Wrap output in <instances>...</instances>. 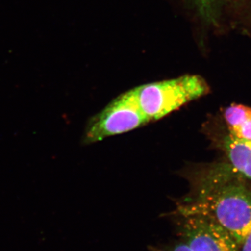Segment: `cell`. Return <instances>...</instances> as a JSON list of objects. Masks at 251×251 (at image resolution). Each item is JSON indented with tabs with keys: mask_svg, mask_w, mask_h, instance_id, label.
Segmentation results:
<instances>
[{
	"mask_svg": "<svg viewBox=\"0 0 251 251\" xmlns=\"http://www.w3.org/2000/svg\"><path fill=\"white\" fill-rule=\"evenodd\" d=\"M150 123L142 112L133 89L120 94L86 126L83 143L91 145L113 135L122 134Z\"/></svg>",
	"mask_w": 251,
	"mask_h": 251,
	"instance_id": "3957f363",
	"label": "cell"
},
{
	"mask_svg": "<svg viewBox=\"0 0 251 251\" xmlns=\"http://www.w3.org/2000/svg\"><path fill=\"white\" fill-rule=\"evenodd\" d=\"M155 251H193L191 248L188 247L186 243L181 241V242L175 243L173 245L169 246L162 249H156Z\"/></svg>",
	"mask_w": 251,
	"mask_h": 251,
	"instance_id": "ba28073f",
	"label": "cell"
},
{
	"mask_svg": "<svg viewBox=\"0 0 251 251\" xmlns=\"http://www.w3.org/2000/svg\"><path fill=\"white\" fill-rule=\"evenodd\" d=\"M224 145L229 165L244 177L251 179V140L240 139L229 133L224 138Z\"/></svg>",
	"mask_w": 251,
	"mask_h": 251,
	"instance_id": "5b68a950",
	"label": "cell"
},
{
	"mask_svg": "<svg viewBox=\"0 0 251 251\" xmlns=\"http://www.w3.org/2000/svg\"><path fill=\"white\" fill-rule=\"evenodd\" d=\"M179 219L181 241L193 251H240L232 236L210 220L194 215H175Z\"/></svg>",
	"mask_w": 251,
	"mask_h": 251,
	"instance_id": "277c9868",
	"label": "cell"
},
{
	"mask_svg": "<svg viewBox=\"0 0 251 251\" xmlns=\"http://www.w3.org/2000/svg\"><path fill=\"white\" fill-rule=\"evenodd\" d=\"M232 0H190L200 17L206 24L217 26Z\"/></svg>",
	"mask_w": 251,
	"mask_h": 251,
	"instance_id": "52a82bcc",
	"label": "cell"
},
{
	"mask_svg": "<svg viewBox=\"0 0 251 251\" xmlns=\"http://www.w3.org/2000/svg\"><path fill=\"white\" fill-rule=\"evenodd\" d=\"M240 251H251V232L240 246Z\"/></svg>",
	"mask_w": 251,
	"mask_h": 251,
	"instance_id": "9c48e42d",
	"label": "cell"
},
{
	"mask_svg": "<svg viewBox=\"0 0 251 251\" xmlns=\"http://www.w3.org/2000/svg\"><path fill=\"white\" fill-rule=\"evenodd\" d=\"M207 82L198 75L151 82L133 89L135 99L149 122H155L209 93Z\"/></svg>",
	"mask_w": 251,
	"mask_h": 251,
	"instance_id": "7a4b0ae2",
	"label": "cell"
},
{
	"mask_svg": "<svg viewBox=\"0 0 251 251\" xmlns=\"http://www.w3.org/2000/svg\"><path fill=\"white\" fill-rule=\"evenodd\" d=\"M190 191L174 215L202 216L226 229L242 245L251 232V190L229 164L219 163L183 173Z\"/></svg>",
	"mask_w": 251,
	"mask_h": 251,
	"instance_id": "6da1fadb",
	"label": "cell"
},
{
	"mask_svg": "<svg viewBox=\"0 0 251 251\" xmlns=\"http://www.w3.org/2000/svg\"><path fill=\"white\" fill-rule=\"evenodd\" d=\"M224 118L229 133L240 139L251 140V108L232 104L226 108Z\"/></svg>",
	"mask_w": 251,
	"mask_h": 251,
	"instance_id": "8992f818",
	"label": "cell"
}]
</instances>
